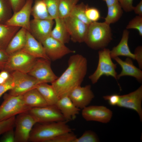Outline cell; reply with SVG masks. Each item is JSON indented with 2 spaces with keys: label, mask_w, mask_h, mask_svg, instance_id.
Instances as JSON below:
<instances>
[{
  "label": "cell",
  "mask_w": 142,
  "mask_h": 142,
  "mask_svg": "<svg viewBox=\"0 0 142 142\" xmlns=\"http://www.w3.org/2000/svg\"><path fill=\"white\" fill-rule=\"evenodd\" d=\"M28 112L34 117L37 123H44L65 120L55 105L32 108Z\"/></svg>",
  "instance_id": "9"
},
{
  "label": "cell",
  "mask_w": 142,
  "mask_h": 142,
  "mask_svg": "<svg viewBox=\"0 0 142 142\" xmlns=\"http://www.w3.org/2000/svg\"><path fill=\"white\" fill-rule=\"evenodd\" d=\"M120 95L116 94L110 95H107L103 96L104 99L108 101L111 105H117L119 101Z\"/></svg>",
  "instance_id": "42"
},
{
  "label": "cell",
  "mask_w": 142,
  "mask_h": 142,
  "mask_svg": "<svg viewBox=\"0 0 142 142\" xmlns=\"http://www.w3.org/2000/svg\"><path fill=\"white\" fill-rule=\"evenodd\" d=\"M9 56L5 51L0 50V70H4Z\"/></svg>",
  "instance_id": "44"
},
{
  "label": "cell",
  "mask_w": 142,
  "mask_h": 142,
  "mask_svg": "<svg viewBox=\"0 0 142 142\" xmlns=\"http://www.w3.org/2000/svg\"><path fill=\"white\" fill-rule=\"evenodd\" d=\"M37 123L36 119L28 111L18 114L16 118L15 122V142L28 141L31 131Z\"/></svg>",
  "instance_id": "7"
},
{
  "label": "cell",
  "mask_w": 142,
  "mask_h": 142,
  "mask_svg": "<svg viewBox=\"0 0 142 142\" xmlns=\"http://www.w3.org/2000/svg\"><path fill=\"white\" fill-rule=\"evenodd\" d=\"M85 14L87 18L92 22H97L100 17V13L98 9L89 6L86 9Z\"/></svg>",
  "instance_id": "37"
},
{
  "label": "cell",
  "mask_w": 142,
  "mask_h": 142,
  "mask_svg": "<svg viewBox=\"0 0 142 142\" xmlns=\"http://www.w3.org/2000/svg\"><path fill=\"white\" fill-rule=\"evenodd\" d=\"M79 0H60L58 17L64 18L70 15L71 12Z\"/></svg>",
  "instance_id": "29"
},
{
  "label": "cell",
  "mask_w": 142,
  "mask_h": 142,
  "mask_svg": "<svg viewBox=\"0 0 142 142\" xmlns=\"http://www.w3.org/2000/svg\"><path fill=\"white\" fill-rule=\"evenodd\" d=\"M21 50L36 58L50 60L45 53L42 43L36 40L27 30L26 43Z\"/></svg>",
  "instance_id": "19"
},
{
  "label": "cell",
  "mask_w": 142,
  "mask_h": 142,
  "mask_svg": "<svg viewBox=\"0 0 142 142\" xmlns=\"http://www.w3.org/2000/svg\"><path fill=\"white\" fill-rule=\"evenodd\" d=\"M15 120L16 117L14 116L0 121V135L13 128L15 125Z\"/></svg>",
  "instance_id": "36"
},
{
  "label": "cell",
  "mask_w": 142,
  "mask_h": 142,
  "mask_svg": "<svg viewBox=\"0 0 142 142\" xmlns=\"http://www.w3.org/2000/svg\"><path fill=\"white\" fill-rule=\"evenodd\" d=\"M23 96L25 104L31 108L48 105L41 94L35 88L26 92Z\"/></svg>",
  "instance_id": "24"
},
{
  "label": "cell",
  "mask_w": 142,
  "mask_h": 142,
  "mask_svg": "<svg viewBox=\"0 0 142 142\" xmlns=\"http://www.w3.org/2000/svg\"><path fill=\"white\" fill-rule=\"evenodd\" d=\"M68 67L61 75L51 83L60 98L68 95L77 87L80 85L87 70V61L83 55H73L69 57Z\"/></svg>",
  "instance_id": "1"
},
{
  "label": "cell",
  "mask_w": 142,
  "mask_h": 142,
  "mask_svg": "<svg viewBox=\"0 0 142 142\" xmlns=\"http://www.w3.org/2000/svg\"><path fill=\"white\" fill-rule=\"evenodd\" d=\"M27 30L21 28L12 38L5 52L9 55L21 50L24 47L26 40Z\"/></svg>",
  "instance_id": "22"
},
{
  "label": "cell",
  "mask_w": 142,
  "mask_h": 142,
  "mask_svg": "<svg viewBox=\"0 0 142 142\" xmlns=\"http://www.w3.org/2000/svg\"><path fill=\"white\" fill-rule=\"evenodd\" d=\"M75 105L83 109L88 106L94 97L90 85H80L74 88L68 95Z\"/></svg>",
  "instance_id": "16"
},
{
  "label": "cell",
  "mask_w": 142,
  "mask_h": 142,
  "mask_svg": "<svg viewBox=\"0 0 142 142\" xmlns=\"http://www.w3.org/2000/svg\"><path fill=\"white\" fill-rule=\"evenodd\" d=\"M48 12L53 19L58 17V8L60 0H43Z\"/></svg>",
  "instance_id": "32"
},
{
  "label": "cell",
  "mask_w": 142,
  "mask_h": 142,
  "mask_svg": "<svg viewBox=\"0 0 142 142\" xmlns=\"http://www.w3.org/2000/svg\"><path fill=\"white\" fill-rule=\"evenodd\" d=\"M0 105V121L27 112L31 108L25 104L23 95L14 96L6 93Z\"/></svg>",
  "instance_id": "5"
},
{
  "label": "cell",
  "mask_w": 142,
  "mask_h": 142,
  "mask_svg": "<svg viewBox=\"0 0 142 142\" xmlns=\"http://www.w3.org/2000/svg\"><path fill=\"white\" fill-rule=\"evenodd\" d=\"M54 19L55 26L52 30L50 36L64 44L68 43L70 40V36L64 19L58 17Z\"/></svg>",
  "instance_id": "23"
},
{
  "label": "cell",
  "mask_w": 142,
  "mask_h": 142,
  "mask_svg": "<svg viewBox=\"0 0 142 142\" xmlns=\"http://www.w3.org/2000/svg\"><path fill=\"white\" fill-rule=\"evenodd\" d=\"M82 109V116L87 121L107 123L111 120L113 115L110 109L103 106H87Z\"/></svg>",
  "instance_id": "14"
},
{
  "label": "cell",
  "mask_w": 142,
  "mask_h": 142,
  "mask_svg": "<svg viewBox=\"0 0 142 142\" xmlns=\"http://www.w3.org/2000/svg\"><path fill=\"white\" fill-rule=\"evenodd\" d=\"M122 8L125 12H129L133 11V0H118Z\"/></svg>",
  "instance_id": "41"
},
{
  "label": "cell",
  "mask_w": 142,
  "mask_h": 142,
  "mask_svg": "<svg viewBox=\"0 0 142 142\" xmlns=\"http://www.w3.org/2000/svg\"><path fill=\"white\" fill-rule=\"evenodd\" d=\"M35 88L41 94L48 105H55L59 98L52 85L40 83Z\"/></svg>",
  "instance_id": "26"
},
{
  "label": "cell",
  "mask_w": 142,
  "mask_h": 142,
  "mask_svg": "<svg viewBox=\"0 0 142 142\" xmlns=\"http://www.w3.org/2000/svg\"><path fill=\"white\" fill-rule=\"evenodd\" d=\"M63 19L70 39L75 43L84 42L88 25L73 16Z\"/></svg>",
  "instance_id": "12"
},
{
  "label": "cell",
  "mask_w": 142,
  "mask_h": 142,
  "mask_svg": "<svg viewBox=\"0 0 142 142\" xmlns=\"http://www.w3.org/2000/svg\"><path fill=\"white\" fill-rule=\"evenodd\" d=\"M66 120L39 123L34 125L30 133L28 141L47 142L62 134L72 131Z\"/></svg>",
  "instance_id": "3"
},
{
  "label": "cell",
  "mask_w": 142,
  "mask_h": 142,
  "mask_svg": "<svg viewBox=\"0 0 142 142\" xmlns=\"http://www.w3.org/2000/svg\"><path fill=\"white\" fill-rule=\"evenodd\" d=\"M11 73L14 83V86L8 93L11 95H23L41 83L28 74L16 71Z\"/></svg>",
  "instance_id": "8"
},
{
  "label": "cell",
  "mask_w": 142,
  "mask_h": 142,
  "mask_svg": "<svg viewBox=\"0 0 142 142\" xmlns=\"http://www.w3.org/2000/svg\"><path fill=\"white\" fill-rule=\"evenodd\" d=\"M20 28L0 24V50L5 51L9 42Z\"/></svg>",
  "instance_id": "25"
},
{
  "label": "cell",
  "mask_w": 142,
  "mask_h": 142,
  "mask_svg": "<svg viewBox=\"0 0 142 142\" xmlns=\"http://www.w3.org/2000/svg\"><path fill=\"white\" fill-rule=\"evenodd\" d=\"M13 128L9 130L3 134V136L0 139V142H15L14 131Z\"/></svg>",
  "instance_id": "39"
},
{
  "label": "cell",
  "mask_w": 142,
  "mask_h": 142,
  "mask_svg": "<svg viewBox=\"0 0 142 142\" xmlns=\"http://www.w3.org/2000/svg\"><path fill=\"white\" fill-rule=\"evenodd\" d=\"M27 0H8L13 13L21 9L25 4Z\"/></svg>",
  "instance_id": "40"
},
{
  "label": "cell",
  "mask_w": 142,
  "mask_h": 142,
  "mask_svg": "<svg viewBox=\"0 0 142 142\" xmlns=\"http://www.w3.org/2000/svg\"><path fill=\"white\" fill-rule=\"evenodd\" d=\"M129 35V32L127 29H124L119 44L110 50V55L112 59L121 56L135 60V55L131 52L128 46Z\"/></svg>",
  "instance_id": "21"
},
{
  "label": "cell",
  "mask_w": 142,
  "mask_h": 142,
  "mask_svg": "<svg viewBox=\"0 0 142 142\" xmlns=\"http://www.w3.org/2000/svg\"><path fill=\"white\" fill-rule=\"evenodd\" d=\"M54 23L53 19H33L30 21L29 32L36 40L42 43L50 36Z\"/></svg>",
  "instance_id": "17"
},
{
  "label": "cell",
  "mask_w": 142,
  "mask_h": 142,
  "mask_svg": "<svg viewBox=\"0 0 142 142\" xmlns=\"http://www.w3.org/2000/svg\"><path fill=\"white\" fill-rule=\"evenodd\" d=\"M31 15L35 19L53 20L49 14L43 0H35L32 8Z\"/></svg>",
  "instance_id": "27"
},
{
  "label": "cell",
  "mask_w": 142,
  "mask_h": 142,
  "mask_svg": "<svg viewBox=\"0 0 142 142\" xmlns=\"http://www.w3.org/2000/svg\"><path fill=\"white\" fill-rule=\"evenodd\" d=\"M88 6L83 2L77 4L72 10L70 15L74 17L86 24L89 25L92 22L87 17L85 11Z\"/></svg>",
  "instance_id": "30"
},
{
  "label": "cell",
  "mask_w": 142,
  "mask_h": 142,
  "mask_svg": "<svg viewBox=\"0 0 142 142\" xmlns=\"http://www.w3.org/2000/svg\"><path fill=\"white\" fill-rule=\"evenodd\" d=\"M41 83H51L58 77L53 72L50 60L37 58L33 68L28 74Z\"/></svg>",
  "instance_id": "10"
},
{
  "label": "cell",
  "mask_w": 142,
  "mask_h": 142,
  "mask_svg": "<svg viewBox=\"0 0 142 142\" xmlns=\"http://www.w3.org/2000/svg\"><path fill=\"white\" fill-rule=\"evenodd\" d=\"M7 80L0 75V84L5 83Z\"/></svg>",
  "instance_id": "47"
},
{
  "label": "cell",
  "mask_w": 142,
  "mask_h": 142,
  "mask_svg": "<svg viewBox=\"0 0 142 142\" xmlns=\"http://www.w3.org/2000/svg\"><path fill=\"white\" fill-rule=\"evenodd\" d=\"M37 59L21 50L9 55L4 70L10 73L16 71L28 74Z\"/></svg>",
  "instance_id": "6"
},
{
  "label": "cell",
  "mask_w": 142,
  "mask_h": 142,
  "mask_svg": "<svg viewBox=\"0 0 142 142\" xmlns=\"http://www.w3.org/2000/svg\"><path fill=\"white\" fill-rule=\"evenodd\" d=\"M55 105L65 120L68 121L75 119L80 110V109L75 105L68 95L59 98Z\"/></svg>",
  "instance_id": "20"
},
{
  "label": "cell",
  "mask_w": 142,
  "mask_h": 142,
  "mask_svg": "<svg viewBox=\"0 0 142 142\" xmlns=\"http://www.w3.org/2000/svg\"><path fill=\"white\" fill-rule=\"evenodd\" d=\"M112 36L110 25L104 22H92L88 25L84 42L92 49H102L111 42Z\"/></svg>",
  "instance_id": "2"
},
{
  "label": "cell",
  "mask_w": 142,
  "mask_h": 142,
  "mask_svg": "<svg viewBox=\"0 0 142 142\" xmlns=\"http://www.w3.org/2000/svg\"><path fill=\"white\" fill-rule=\"evenodd\" d=\"M126 29L137 30L139 34L142 36V16H136L130 21L126 27Z\"/></svg>",
  "instance_id": "35"
},
{
  "label": "cell",
  "mask_w": 142,
  "mask_h": 142,
  "mask_svg": "<svg viewBox=\"0 0 142 142\" xmlns=\"http://www.w3.org/2000/svg\"><path fill=\"white\" fill-rule=\"evenodd\" d=\"M105 2L108 7L118 2V0H102Z\"/></svg>",
  "instance_id": "46"
},
{
  "label": "cell",
  "mask_w": 142,
  "mask_h": 142,
  "mask_svg": "<svg viewBox=\"0 0 142 142\" xmlns=\"http://www.w3.org/2000/svg\"><path fill=\"white\" fill-rule=\"evenodd\" d=\"M12 12L8 0H0V24H5L12 16Z\"/></svg>",
  "instance_id": "31"
},
{
  "label": "cell",
  "mask_w": 142,
  "mask_h": 142,
  "mask_svg": "<svg viewBox=\"0 0 142 142\" xmlns=\"http://www.w3.org/2000/svg\"><path fill=\"white\" fill-rule=\"evenodd\" d=\"M120 66L121 71L117 75V79L124 76H130L135 78L139 82L142 81V71L133 64L132 59L127 57L124 61L119 57L113 59Z\"/></svg>",
  "instance_id": "18"
},
{
  "label": "cell",
  "mask_w": 142,
  "mask_h": 142,
  "mask_svg": "<svg viewBox=\"0 0 142 142\" xmlns=\"http://www.w3.org/2000/svg\"><path fill=\"white\" fill-rule=\"evenodd\" d=\"M77 138L76 135L71 131L59 134L47 142H73Z\"/></svg>",
  "instance_id": "33"
},
{
  "label": "cell",
  "mask_w": 142,
  "mask_h": 142,
  "mask_svg": "<svg viewBox=\"0 0 142 142\" xmlns=\"http://www.w3.org/2000/svg\"><path fill=\"white\" fill-rule=\"evenodd\" d=\"M99 141V138L94 132L91 130H87L80 137L77 138L73 142H97Z\"/></svg>",
  "instance_id": "34"
},
{
  "label": "cell",
  "mask_w": 142,
  "mask_h": 142,
  "mask_svg": "<svg viewBox=\"0 0 142 142\" xmlns=\"http://www.w3.org/2000/svg\"><path fill=\"white\" fill-rule=\"evenodd\" d=\"M33 0H27L23 7L14 13L11 17L5 23L9 26L24 28L30 31V17Z\"/></svg>",
  "instance_id": "13"
},
{
  "label": "cell",
  "mask_w": 142,
  "mask_h": 142,
  "mask_svg": "<svg viewBox=\"0 0 142 142\" xmlns=\"http://www.w3.org/2000/svg\"><path fill=\"white\" fill-rule=\"evenodd\" d=\"M136 60L138 64L139 68L142 69V47L140 45L138 46L135 49L134 53Z\"/></svg>",
  "instance_id": "43"
},
{
  "label": "cell",
  "mask_w": 142,
  "mask_h": 142,
  "mask_svg": "<svg viewBox=\"0 0 142 142\" xmlns=\"http://www.w3.org/2000/svg\"><path fill=\"white\" fill-rule=\"evenodd\" d=\"M108 7V12L104 22L110 25L117 22L123 14V9L119 2Z\"/></svg>",
  "instance_id": "28"
},
{
  "label": "cell",
  "mask_w": 142,
  "mask_h": 142,
  "mask_svg": "<svg viewBox=\"0 0 142 142\" xmlns=\"http://www.w3.org/2000/svg\"><path fill=\"white\" fill-rule=\"evenodd\" d=\"M42 44L45 53L50 60L54 61L75 51L67 47L64 44L50 36L45 39Z\"/></svg>",
  "instance_id": "11"
},
{
  "label": "cell",
  "mask_w": 142,
  "mask_h": 142,
  "mask_svg": "<svg viewBox=\"0 0 142 142\" xmlns=\"http://www.w3.org/2000/svg\"><path fill=\"white\" fill-rule=\"evenodd\" d=\"M142 85L137 89L128 94L120 95L117 105L120 107L131 109L138 114L141 121L142 120Z\"/></svg>",
  "instance_id": "15"
},
{
  "label": "cell",
  "mask_w": 142,
  "mask_h": 142,
  "mask_svg": "<svg viewBox=\"0 0 142 142\" xmlns=\"http://www.w3.org/2000/svg\"><path fill=\"white\" fill-rule=\"evenodd\" d=\"M14 86V83L11 73L9 78L4 83L0 84V98L6 92L11 89Z\"/></svg>",
  "instance_id": "38"
},
{
  "label": "cell",
  "mask_w": 142,
  "mask_h": 142,
  "mask_svg": "<svg viewBox=\"0 0 142 142\" xmlns=\"http://www.w3.org/2000/svg\"><path fill=\"white\" fill-rule=\"evenodd\" d=\"M110 50L106 48L98 52L99 59L97 67L95 72L89 77L93 84L96 83L102 76H111L117 79L116 71V64L112 61L110 54Z\"/></svg>",
  "instance_id": "4"
},
{
  "label": "cell",
  "mask_w": 142,
  "mask_h": 142,
  "mask_svg": "<svg viewBox=\"0 0 142 142\" xmlns=\"http://www.w3.org/2000/svg\"><path fill=\"white\" fill-rule=\"evenodd\" d=\"M133 11L139 16H142V0H141L135 7H133Z\"/></svg>",
  "instance_id": "45"
}]
</instances>
